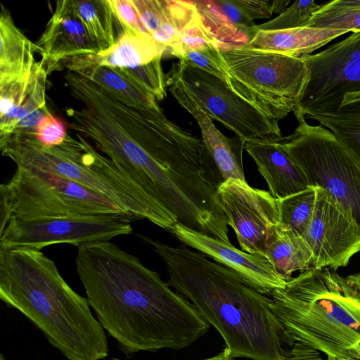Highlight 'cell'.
<instances>
[{
  "instance_id": "obj_29",
  "label": "cell",
  "mask_w": 360,
  "mask_h": 360,
  "mask_svg": "<svg viewBox=\"0 0 360 360\" xmlns=\"http://www.w3.org/2000/svg\"><path fill=\"white\" fill-rule=\"evenodd\" d=\"M321 6V4H317L313 0L295 1L277 17L252 27L249 31V40L256 32L259 30H280L302 27Z\"/></svg>"
},
{
  "instance_id": "obj_19",
  "label": "cell",
  "mask_w": 360,
  "mask_h": 360,
  "mask_svg": "<svg viewBox=\"0 0 360 360\" xmlns=\"http://www.w3.org/2000/svg\"><path fill=\"white\" fill-rule=\"evenodd\" d=\"M68 70L79 73L112 92L130 105L143 109H160L155 97L120 70L91 61L87 55L65 60Z\"/></svg>"
},
{
  "instance_id": "obj_24",
  "label": "cell",
  "mask_w": 360,
  "mask_h": 360,
  "mask_svg": "<svg viewBox=\"0 0 360 360\" xmlns=\"http://www.w3.org/2000/svg\"><path fill=\"white\" fill-rule=\"evenodd\" d=\"M75 11L99 53L113 46L119 22L108 0H72Z\"/></svg>"
},
{
  "instance_id": "obj_38",
  "label": "cell",
  "mask_w": 360,
  "mask_h": 360,
  "mask_svg": "<svg viewBox=\"0 0 360 360\" xmlns=\"http://www.w3.org/2000/svg\"><path fill=\"white\" fill-rule=\"evenodd\" d=\"M360 101V91L355 93L346 94L343 98V101L340 106H343L349 103Z\"/></svg>"
},
{
  "instance_id": "obj_30",
  "label": "cell",
  "mask_w": 360,
  "mask_h": 360,
  "mask_svg": "<svg viewBox=\"0 0 360 360\" xmlns=\"http://www.w3.org/2000/svg\"><path fill=\"white\" fill-rule=\"evenodd\" d=\"M303 27L360 31V9L335 10L323 4Z\"/></svg>"
},
{
  "instance_id": "obj_14",
  "label": "cell",
  "mask_w": 360,
  "mask_h": 360,
  "mask_svg": "<svg viewBox=\"0 0 360 360\" xmlns=\"http://www.w3.org/2000/svg\"><path fill=\"white\" fill-rule=\"evenodd\" d=\"M167 90L176 101L197 121L204 144L201 172L214 190L231 179L246 181L243 165L245 142L238 136L229 138L222 134L200 108L171 70L165 75Z\"/></svg>"
},
{
  "instance_id": "obj_35",
  "label": "cell",
  "mask_w": 360,
  "mask_h": 360,
  "mask_svg": "<svg viewBox=\"0 0 360 360\" xmlns=\"http://www.w3.org/2000/svg\"><path fill=\"white\" fill-rule=\"evenodd\" d=\"M214 1L231 23L245 34L249 39L250 29L255 24L245 17L235 0H217Z\"/></svg>"
},
{
  "instance_id": "obj_32",
  "label": "cell",
  "mask_w": 360,
  "mask_h": 360,
  "mask_svg": "<svg viewBox=\"0 0 360 360\" xmlns=\"http://www.w3.org/2000/svg\"><path fill=\"white\" fill-rule=\"evenodd\" d=\"M245 17L252 22L255 20L269 18L274 14L282 13L290 0H235Z\"/></svg>"
},
{
  "instance_id": "obj_22",
  "label": "cell",
  "mask_w": 360,
  "mask_h": 360,
  "mask_svg": "<svg viewBox=\"0 0 360 360\" xmlns=\"http://www.w3.org/2000/svg\"><path fill=\"white\" fill-rule=\"evenodd\" d=\"M0 82L22 77L36 63L34 45L15 26L3 4L0 14Z\"/></svg>"
},
{
  "instance_id": "obj_8",
  "label": "cell",
  "mask_w": 360,
  "mask_h": 360,
  "mask_svg": "<svg viewBox=\"0 0 360 360\" xmlns=\"http://www.w3.org/2000/svg\"><path fill=\"white\" fill-rule=\"evenodd\" d=\"M0 205V232L12 217L32 219L122 214L109 199L81 184L22 167H17L10 181L1 184Z\"/></svg>"
},
{
  "instance_id": "obj_11",
  "label": "cell",
  "mask_w": 360,
  "mask_h": 360,
  "mask_svg": "<svg viewBox=\"0 0 360 360\" xmlns=\"http://www.w3.org/2000/svg\"><path fill=\"white\" fill-rule=\"evenodd\" d=\"M302 58L309 76L294 114L339 108L346 94L360 91V31L321 52Z\"/></svg>"
},
{
  "instance_id": "obj_16",
  "label": "cell",
  "mask_w": 360,
  "mask_h": 360,
  "mask_svg": "<svg viewBox=\"0 0 360 360\" xmlns=\"http://www.w3.org/2000/svg\"><path fill=\"white\" fill-rule=\"evenodd\" d=\"M34 45L48 75L68 59L98 53L75 11L72 0L56 2L45 30Z\"/></svg>"
},
{
  "instance_id": "obj_23",
  "label": "cell",
  "mask_w": 360,
  "mask_h": 360,
  "mask_svg": "<svg viewBox=\"0 0 360 360\" xmlns=\"http://www.w3.org/2000/svg\"><path fill=\"white\" fill-rule=\"evenodd\" d=\"M302 113L330 130L360 164V101Z\"/></svg>"
},
{
  "instance_id": "obj_37",
  "label": "cell",
  "mask_w": 360,
  "mask_h": 360,
  "mask_svg": "<svg viewBox=\"0 0 360 360\" xmlns=\"http://www.w3.org/2000/svg\"><path fill=\"white\" fill-rule=\"evenodd\" d=\"M289 360H325L316 353L310 352H295L290 355Z\"/></svg>"
},
{
  "instance_id": "obj_39",
  "label": "cell",
  "mask_w": 360,
  "mask_h": 360,
  "mask_svg": "<svg viewBox=\"0 0 360 360\" xmlns=\"http://www.w3.org/2000/svg\"><path fill=\"white\" fill-rule=\"evenodd\" d=\"M110 360H122V359L117 358V357H113ZM200 360H236V359L228 356L227 354L225 352V351L223 350L222 352H219V354H217L212 357H209L207 359H200Z\"/></svg>"
},
{
  "instance_id": "obj_21",
  "label": "cell",
  "mask_w": 360,
  "mask_h": 360,
  "mask_svg": "<svg viewBox=\"0 0 360 360\" xmlns=\"http://www.w3.org/2000/svg\"><path fill=\"white\" fill-rule=\"evenodd\" d=\"M121 25L115 44L104 52L87 55L91 61L115 68L134 69L162 59L167 49L165 46Z\"/></svg>"
},
{
  "instance_id": "obj_3",
  "label": "cell",
  "mask_w": 360,
  "mask_h": 360,
  "mask_svg": "<svg viewBox=\"0 0 360 360\" xmlns=\"http://www.w3.org/2000/svg\"><path fill=\"white\" fill-rule=\"evenodd\" d=\"M0 299L33 323L68 360L108 356L106 333L86 298L73 290L41 250L0 249Z\"/></svg>"
},
{
  "instance_id": "obj_33",
  "label": "cell",
  "mask_w": 360,
  "mask_h": 360,
  "mask_svg": "<svg viewBox=\"0 0 360 360\" xmlns=\"http://www.w3.org/2000/svg\"><path fill=\"white\" fill-rule=\"evenodd\" d=\"M113 13L121 25L146 38L153 39L131 0H108Z\"/></svg>"
},
{
  "instance_id": "obj_18",
  "label": "cell",
  "mask_w": 360,
  "mask_h": 360,
  "mask_svg": "<svg viewBox=\"0 0 360 360\" xmlns=\"http://www.w3.org/2000/svg\"><path fill=\"white\" fill-rule=\"evenodd\" d=\"M346 30L302 27L280 30H259L245 44L253 50L270 51L302 58L348 33Z\"/></svg>"
},
{
  "instance_id": "obj_5",
  "label": "cell",
  "mask_w": 360,
  "mask_h": 360,
  "mask_svg": "<svg viewBox=\"0 0 360 360\" xmlns=\"http://www.w3.org/2000/svg\"><path fill=\"white\" fill-rule=\"evenodd\" d=\"M68 134L63 143L43 145L32 134H13L0 145L2 155L17 167L57 174L107 198L134 219H147L170 231L177 220L160 202L144 191L86 139Z\"/></svg>"
},
{
  "instance_id": "obj_9",
  "label": "cell",
  "mask_w": 360,
  "mask_h": 360,
  "mask_svg": "<svg viewBox=\"0 0 360 360\" xmlns=\"http://www.w3.org/2000/svg\"><path fill=\"white\" fill-rule=\"evenodd\" d=\"M170 70L208 117L245 143H277L283 137L278 120L236 94L219 78L187 61L174 63Z\"/></svg>"
},
{
  "instance_id": "obj_20",
  "label": "cell",
  "mask_w": 360,
  "mask_h": 360,
  "mask_svg": "<svg viewBox=\"0 0 360 360\" xmlns=\"http://www.w3.org/2000/svg\"><path fill=\"white\" fill-rule=\"evenodd\" d=\"M264 257L285 279L311 269L313 254L304 238L279 222L271 226Z\"/></svg>"
},
{
  "instance_id": "obj_13",
  "label": "cell",
  "mask_w": 360,
  "mask_h": 360,
  "mask_svg": "<svg viewBox=\"0 0 360 360\" xmlns=\"http://www.w3.org/2000/svg\"><path fill=\"white\" fill-rule=\"evenodd\" d=\"M302 237L313 254L311 269L335 271L346 266L360 252V227L320 188L312 218Z\"/></svg>"
},
{
  "instance_id": "obj_12",
  "label": "cell",
  "mask_w": 360,
  "mask_h": 360,
  "mask_svg": "<svg viewBox=\"0 0 360 360\" xmlns=\"http://www.w3.org/2000/svg\"><path fill=\"white\" fill-rule=\"evenodd\" d=\"M217 194L243 251L264 256L270 229L279 222L278 200L236 179L222 184Z\"/></svg>"
},
{
  "instance_id": "obj_2",
  "label": "cell",
  "mask_w": 360,
  "mask_h": 360,
  "mask_svg": "<svg viewBox=\"0 0 360 360\" xmlns=\"http://www.w3.org/2000/svg\"><path fill=\"white\" fill-rule=\"evenodd\" d=\"M164 261L167 284L185 297L221 335L231 358L289 360L285 330L271 308V298L231 269L186 245L172 247L142 234Z\"/></svg>"
},
{
  "instance_id": "obj_10",
  "label": "cell",
  "mask_w": 360,
  "mask_h": 360,
  "mask_svg": "<svg viewBox=\"0 0 360 360\" xmlns=\"http://www.w3.org/2000/svg\"><path fill=\"white\" fill-rule=\"evenodd\" d=\"M131 218L122 214L22 219L12 217L0 232V249L25 247L41 250L59 243L77 247L109 241L132 233Z\"/></svg>"
},
{
  "instance_id": "obj_26",
  "label": "cell",
  "mask_w": 360,
  "mask_h": 360,
  "mask_svg": "<svg viewBox=\"0 0 360 360\" xmlns=\"http://www.w3.org/2000/svg\"><path fill=\"white\" fill-rule=\"evenodd\" d=\"M202 23L219 41L241 44L249 41L248 37L233 25L214 1H193Z\"/></svg>"
},
{
  "instance_id": "obj_31",
  "label": "cell",
  "mask_w": 360,
  "mask_h": 360,
  "mask_svg": "<svg viewBox=\"0 0 360 360\" xmlns=\"http://www.w3.org/2000/svg\"><path fill=\"white\" fill-rule=\"evenodd\" d=\"M131 1L151 36L169 17L170 0H131Z\"/></svg>"
},
{
  "instance_id": "obj_28",
  "label": "cell",
  "mask_w": 360,
  "mask_h": 360,
  "mask_svg": "<svg viewBox=\"0 0 360 360\" xmlns=\"http://www.w3.org/2000/svg\"><path fill=\"white\" fill-rule=\"evenodd\" d=\"M219 41L200 43L181 51L176 58L179 61L190 62L200 69L216 76L228 85V73L219 49Z\"/></svg>"
},
{
  "instance_id": "obj_36",
  "label": "cell",
  "mask_w": 360,
  "mask_h": 360,
  "mask_svg": "<svg viewBox=\"0 0 360 360\" xmlns=\"http://www.w3.org/2000/svg\"><path fill=\"white\" fill-rule=\"evenodd\" d=\"M323 6L335 10L360 9V0H335L326 3Z\"/></svg>"
},
{
  "instance_id": "obj_27",
  "label": "cell",
  "mask_w": 360,
  "mask_h": 360,
  "mask_svg": "<svg viewBox=\"0 0 360 360\" xmlns=\"http://www.w3.org/2000/svg\"><path fill=\"white\" fill-rule=\"evenodd\" d=\"M170 5L171 11L168 20L152 35L156 43L167 49L200 16L193 1L170 0Z\"/></svg>"
},
{
  "instance_id": "obj_6",
  "label": "cell",
  "mask_w": 360,
  "mask_h": 360,
  "mask_svg": "<svg viewBox=\"0 0 360 360\" xmlns=\"http://www.w3.org/2000/svg\"><path fill=\"white\" fill-rule=\"evenodd\" d=\"M228 86L266 116L277 120L298 110L309 72L302 58L222 43Z\"/></svg>"
},
{
  "instance_id": "obj_17",
  "label": "cell",
  "mask_w": 360,
  "mask_h": 360,
  "mask_svg": "<svg viewBox=\"0 0 360 360\" xmlns=\"http://www.w3.org/2000/svg\"><path fill=\"white\" fill-rule=\"evenodd\" d=\"M244 149L253 159L259 174L267 183L269 193L277 200L309 187L302 170L278 143L245 142Z\"/></svg>"
},
{
  "instance_id": "obj_34",
  "label": "cell",
  "mask_w": 360,
  "mask_h": 360,
  "mask_svg": "<svg viewBox=\"0 0 360 360\" xmlns=\"http://www.w3.org/2000/svg\"><path fill=\"white\" fill-rule=\"evenodd\" d=\"M35 137L46 146H56L63 143L68 134L63 122L50 113L38 123Z\"/></svg>"
},
{
  "instance_id": "obj_1",
  "label": "cell",
  "mask_w": 360,
  "mask_h": 360,
  "mask_svg": "<svg viewBox=\"0 0 360 360\" xmlns=\"http://www.w3.org/2000/svg\"><path fill=\"white\" fill-rule=\"evenodd\" d=\"M77 249L76 267L88 303L127 358L184 349L210 330L192 303L137 257L109 241Z\"/></svg>"
},
{
  "instance_id": "obj_7",
  "label": "cell",
  "mask_w": 360,
  "mask_h": 360,
  "mask_svg": "<svg viewBox=\"0 0 360 360\" xmlns=\"http://www.w3.org/2000/svg\"><path fill=\"white\" fill-rule=\"evenodd\" d=\"M294 115L299 125L277 143L309 186L326 191L360 227L359 162L330 130L308 124L301 112Z\"/></svg>"
},
{
  "instance_id": "obj_25",
  "label": "cell",
  "mask_w": 360,
  "mask_h": 360,
  "mask_svg": "<svg viewBox=\"0 0 360 360\" xmlns=\"http://www.w3.org/2000/svg\"><path fill=\"white\" fill-rule=\"evenodd\" d=\"M317 190L318 187H308L278 200L279 223L302 236L313 216Z\"/></svg>"
},
{
  "instance_id": "obj_4",
  "label": "cell",
  "mask_w": 360,
  "mask_h": 360,
  "mask_svg": "<svg viewBox=\"0 0 360 360\" xmlns=\"http://www.w3.org/2000/svg\"><path fill=\"white\" fill-rule=\"evenodd\" d=\"M271 308L290 351L325 360H360V273L310 269L275 290Z\"/></svg>"
},
{
  "instance_id": "obj_15",
  "label": "cell",
  "mask_w": 360,
  "mask_h": 360,
  "mask_svg": "<svg viewBox=\"0 0 360 360\" xmlns=\"http://www.w3.org/2000/svg\"><path fill=\"white\" fill-rule=\"evenodd\" d=\"M184 245L203 253L216 262L231 269L259 292L271 296L287 283L264 255L240 250L226 243L176 223L169 231Z\"/></svg>"
},
{
  "instance_id": "obj_40",
  "label": "cell",
  "mask_w": 360,
  "mask_h": 360,
  "mask_svg": "<svg viewBox=\"0 0 360 360\" xmlns=\"http://www.w3.org/2000/svg\"><path fill=\"white\" fill-rule=\"evenodd\" d=\"M0 360H6L5 358L4 357L3 354H1Z\"/></svg>"
}]
</instances>
